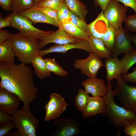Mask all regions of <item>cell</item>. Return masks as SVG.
I'll list each match as a JSON object with an SVG mask.
<instances>
[{
  "mask_svg": "<svg viewBox=\"0 0 136 136\" xmlns=\"http://www.w3.org/2000/svg\"><path fill=\"white\" fill-rule=\"evenodd\" d=\"M112 0H94L96 6L100 7L104 11L106 7Z\"/></svg>",
  "mask_w": 136,
  "mask_h": 136,
  "instance_id": "cell-41",
  "label": "cell"
},
{
  "mask_svg": "<svg viewBox=\"0 0 136 136\" xmlns=\"http://www.w3.org/2000/svg\"><path fill=\"white\" fill-rule=\"evenodd\" d=\"M124 127V131L126 135L136 136V120L132 121Z\"/></svg>",
  "mask_w": 136,
  "mask_h": 136,
  "instance_id": "cell-36",
  "label": "cell"
},
{
  "mask_svg": "<svg viewBox=\"0 0 136 136\" xmlns=\"http://www.w3.org/2000/svg\"><path fill=\"white\" fill-rule=\"evenodd\" d=\"M80 40L70 36L63 29L59 28L58 30L54 31L39 41V49L40 50L47 45L50 43L64 44L76 42Z\"/></svg>",
  "mask_w": 136,
  "mask_h": 136,
  "instance_id": "cell-14",
  "label": "cell"
},
{
  "mask_svg": "<svg viewBox=\"0 0 136 136\" xmlns=\"http://www.w3.org/2000/svg\"><path fill=\"white\" fill-rule=\"evenodd\" d=\"M9 26H11V24L10 22L6 17L4 18L1 16L0 17V29L4 27Z\"/></svg>",
  "mask_w": 136,
  "mask_h": 136,
  "instance_id": "cell-43",
  "label": "cell"
},
{
  "mask_svg": "<svg viewBox=\"0 0 136 136\" xmlns=\"http://www.w3.org/2000/svg\"><path fill=\"white\" fill-rule=\"evenodd\" d=\"M117 84L112 91L124 108L134 113L136 112V86L129 84L119 75L116 79Z\"/></svg>",
  "mask_w": 136,
  "mask_h": 136,
  "instance_id": "cell-6",
  "label": "cell"
},
{
  "mask_svg": "<svg viewBox=\"0 0 136 136\" xmlns=\"http://www.w3.org/2000/svg\"><path fill=\"white\" fill-rule=\"evenodd\" d=\"M9 39L12 43L15 56L21 63L30 64L39 55L40 50L38 40L27 38L19 32L11 33Z\"/></svg>",
  "mask_w": 136,
  "mask_h": 136,
  "instance_id": "cell-3",
  "label": "cell"
},
{
  "mask_svg": "<svg viewBox=\"0 0 136 136\" xmlns=\"http://www.w3.org/2000/svg\"><path fill=\"white\" fill-rule=\"evenodd\" d=\"M132 70L131 73H128L121 76L127 82L134 83H136V67L132 69Z\"/></svg>",
  "mask_w": 136,
  "mask_h": 136,
  "instance_id": "cell-37",
  "label": "cell"
},
{
  "mask_svg": "<svg viewBox=\"0 0 136 136\" xmlns=\"http://www.w3.org/2000/svg\"><path fill=\"white\" fill-rule=\"evenodd\" d=\"M131 36L132 42H133V44L136 46V34H132Z\"/></svg>",
  "mask_w": 136,
  "mask_h": 136,
  "instance_id": "cell-44",
  "label": "cell"
},
{
  "mask_svg": "<svg viewBox=\"0 0 136 136\" xmlns=\"http://www.w3.org/2000/svg\"><path fill=\"white\" fill-rule=\"evenodd\" d=\"M126 30L128 32H136V14L127 16L124 21Z\"/></svg>",
  "mask_w": 136,
  "mask_h": 136,
  "instance_id": "cell-33",
  "label": "cell"
},
{
  "mask_svg": "<svg viewBox=\"0 0 136 136\" xmlns=\"http://www.w3.org/2000/svg\"><path fill=\"white\" fill-rule=\"evenodd\" d=\"M105 103L103 97H90L86 107L82 112L84 118L102 114L105 111Z\"/></svg>",
  "mask_w": 136,
  "mask_h": 136,
  "instance_id": "cell-17",
  "label": "cell"
},
{
  "mask_svg": "<svg viewBox=\"0 0 136 136\" xmlns=\"http://www.w3.org/2000/svg\"><path fill=\"white\" fill-rule=\"evenodd\" d=\"M35 7L36 9L40 11L48 16L52 18L58 23L57 11L48 8L39 7L36 5Z\"/></svg>",
  "mask_w": 136,
  "mask_h": 136,
  "instance_id": "cell-35",
  "label": "cell"
},
{
  "mask_svg": "<svg viewBox=\"0 0 136 136\" xmlns=\"http://www.w3.org/2000/svg\"><path fill=\"white\" fill-rule=\"evenodd\" d=\"M89 96L85 90L79 89L74 97V106L79 112H82L87 105Z\"/></svg>",
  "mask_w": 136,
  "mask_h": 136,
  "instance_id": "cell-27",
  "label": "cell"
},
{
  "mask_svg": "<svg viewBox=\"0 0 136 136\" xmlns=\"http://www.w3.org/2000/svg\"><path fill=\"white\" fill-rule=\"evenodd\" d=\"M9 136H20V132L18 130L16 131L13 133H9Z\"/></svg>",
  "mask_w": 136,
  "mask_h": 136,
  "instance_id": "cell-45",
  "label": "cell"
},
{
  "mask_svg": "<svg viewBox=\"0 0 136 136\" xmlns=\"http://www.w3.org/2000/svg\"><path fill=\"white\" fill-rule=\"evenodd\" d=\"M9 114L0 110V124L14 121V118L13 116H11Z\"/></svg>",
  "mask_w": 136,
  "mask_h": 136,
  "instance_id": "cell-38",
  "label": "cell"
},
{
  "mask_svg": "<svg viewBox=\"0 0 136 136\" xmlns=\"http://www.w3.org/2000/svg\"><path fill=\"white\" fill-rule=\"evenodd\" d=\"M87 41L92 52L100 59H106L113 57L112 53L107 48L101 39L91 36Z\"/></svg>",
  "mask_w": 136,
  "mask_h": 136,
  "instance_id": "cell-19",
  "label": "cell"
},
{
  "mask_svg": "<svg viewBox=\"0 0 136 136\" xmlns=\"http://www.w3.org/2000/svg\"><path fill=\"white\" fill-rule=\"evenodd\" d=\"M89 53L88 56L84 59L75 60L73 66L77 69H80L81 74L89 77H96L100 69L105 64L95 53Z\"/></svg>",
  "mask_w": 136,
  "mask_h": 136,
  "instance_id": "cell-8",
  "label": "cell"
},
{
  "mask_svg": "<svg viewBox=\"0 0 136 136\" xmlns=\"http://www.w3.org/2000/svg\"><path fill=\"white\" fill-rule=\"evenodd\" d=\"M16 128V125L14 121L5 123L0 124V136L7 135L9 133L12 129Z\"/></svg>",
  "mask_w": 136,
  "mask_h": 136,
  "instance_id": "cell-34",
  "label": "cell"
},
{
  "mask_svg": "<svg viewBox=\"0 0 136 136\" xmlns=\"http://www.w3.org/2000/svg\"><path fill=\"white\" fill-rule=\"evenodd\" d=\"M81 84L85 90L93 96L103 97L106 94L107 88L105 81L96 77H89L83 81Z\"/></svg>",
  "mask_w": 136,
  "mask_h": 136,
  "instance_id": "cell-15",
  "label": "cell"
},
{
  "mask_svg": "<svg viewBox=\"0 0 136 136\" xmlns=\"http://www.w3.org/2000/svg\"><path fill=\"white\" fill-rule=\"evenodd\" d=\"M122 75L127 74L128 71L134 64H136V49L125 54L121 60Z\"/></svg>",
  "mask_w": 136,
  "mask_h": 136,
  "instance_id": "cell-25",
  "label": "cell"
},
{
  "mask_svg": "<svg viewBox=\"0 0 136 136\" xmlns=\"http://www.w3.org/2000/svg\"><path fill=\"white\" fill-rule=\"evenodd\" d=\"M105 66L106 71V79L111 83L114 79H116L122 73L120 60L117 57H112L105 59Z\"/></svg>",
  "mask_w": 136,
  "mask_h": 136,
  "instance_id": "cell-20",
  "label": "cell"
},
{
  "mask_svg": "<svg viewBox=\"0 0 136 136\" xmlns=\"http://www.w3.org/2000/svg\"><path fill=\"white\" fill-rule=\"evenodd\" d=\"M128 7L112 0L103 11V14L110 25L116 30L121 27L127 16Z\"/></svg>",
  "mask_w": 136,
  "mask_h": 136,
  "instance_id": "cell-7",
  "label": "cell"
},
{
  "mask_svg": "<svg viewBox=\"0 0 136 136\" xmlns=\"http://www.w3.org/2000/svg\"><path fill=\"white\" fill-rule=\"evenodd\" d=\"M70 11L68 7L64 0L61 6L57 11L58 23L69 21Z\"/></svg>",
  "mask_w": 136,
  "mask_h": 136,
  "instance_id": "cell-31",
  "label": "cell"
},
{
  "mask_svg": "<svg viewBox=\"0 0 136 136\" xmlns=\"http://www.w3.org/2000/svg\"><path fill=\"white\" fill-rule=\"evenodd\" d=\"M20 101L16 95L0 87V110L12 116L18 110Z\"/></svg>",
  "mask_w": 136,
  "mask_h": 136,
  "instance_id": "cell-12",
  "label": "cell"
},
{
  "mask_svg": "<svg viewBox=\"0 0 136 136\" xmlns=\"http://www.w3.org/2000/svg\"><path fill=\"white\" fill-rule=\"evenodd\" d=\"M6 17L11 22V27L28 38L41 40L54 31H43L36 28L28 19L18 13L12 12Z\"/></svg>",
  "mask_w": 136,
  "mask_h": 136,
  "instance_id": "cell-4",
  "label": "cell"
},
{
  "mask_svg": "<svg viewBox=\"0 0 136 136\" xmlns=\"http://www.w3.org/2000/svg\"><path fill=\"white\" fill-rule=\"evenodd\" d=\"M64 0H41L37 6L39 7L48 8L57 11Z\"/></svg>",
  "mask_w": 136,
  "mask_h": 136,
  "instance_id": "cell-32",
  "label": "cell"
},
{
  "mask_svg": "<svg viewBox=\"0 0 136 136\" xmlns=\"http://www.w3.org/2000/svg\"><path fill=\"white\" fill-rule=\"evenodd\" d=\"M15 55L9 39L0 43V61L14 63Z\"/></svg>",
  "mask_w": 136,
  "mask_h": 136,
  "instance_id": "cell-22",
  "label": "cell"
},
{
  "mask_svg": "<svg viewBox=\"0 0 136 136\" xmlns=\"http://www.w3.org/2000/svg\"><path fill=\"white\" fill-rule=\"evenodd\" d=\"M131 35L122 26L116 30L113 57H117L121 54H126L134 49L131 44Z\"/></svg>",
  "mask_w": 136,
  "mask_h": 136,
  "instance_id": "cell-11",
  "label": "cell"
},
{
  "mask_svg": "<svg viewBox=\"0 0 136 136\" xmlns=\"http://www.w3.org/2000/svg\"><path fill=\"white\" fill-rule=\"evenodd\" d=\"M70 11L81 19L86 22L88 10L86 5L79 0H64Z\"/></svg>",
  "mask_w": 136,
  "mask_h": 136,
  "instance_id": "cell-23",
  "label": "cell"
},
{
  "mask_svg": "<svg viewBox=\"0 0 136 136\" xmlns=\"http://www.w3.org/2000/svg\"><path fill=\"white\" fill-rule=\"evenodd\" d=\"M116 31V29L111 25L100 39L105 46L112 53L114 46Z\"/></svg>",
  "mask_w": 136,
  "mask_h": 136,
  "instance_id": "cell-29",
  "label": "cell"
},
{
  "mask_svg": "<svg viewBox=\"0 0 136 136\" xmlns=\"http://www.w3.org/2000/svg\"><path fill=\"white\" fill-rule=\"evenodd\" d=\"M34 69V73L41 80L51 75V73L47 69L43 56L38 55L33 60L31 63Z\"/></svg>",
  "mask_w": 136,
  "mask_h": 136,
  "instance_id": "cell-24",
  "label": "cell"
},
{
  "mask_svg": "<svg viewBox=\"0 0 136 136\" xmlns=\"http://www.w3.org/2000/svg\"><path fill=\"white\" fill-rule=\"evenodd\" d=\"M74 49L83 50L89 53L92 52L88 41L80 40L74 43L64 44H55L51 46L47 49L39 50V55L43 56L49 53L54 52L65 54L69 50Z\"/></svg>",
  "mask_w": 136,
  "mask_h": 136,
  "instance_id": "cell-13",
  "label": "cell"
},
{
  "mask_svg": "<svg viewBox=\"0 0 136 136\" xmlns=\"http://www.w3.org/2000/svg\"><path fill=\"white\" fill-rule=\"evenodd\" d=\"M35 6V5L28 9L18 13L27 18L33 25L38 23H44L50 24L59 28L58 24L54 19L36 9Z\"/></svg>",
  "mask_w": 136,
  "mask_h": 136,
  "instance_id": "cell-16",
  "label": "cell"
},
{
  "mask_svg": "<svg viewBox=\"0 0 136 136\" xmlns=\"http://www.w3.org/2000/svg\"><path fill=\"white\" fill-rule=\"evenodd\" d=\"M11 34L7 30L1 29L0 30V43L9 39Z\"/></svg>",
  "mask_w": 136,
  "mask_h": 136,
  "instance_id": "cell-42",
  "label": "cell"
},
{
  "mask_svg": "<svg viewBox=\"0 0 136 136\" xmlns=\"http://www.w3.org/2000/svg\"><path fill=\"white\" fill-rule=\"evenodd\" d=\"M68 105L60 95L55 92L51 93L49 101L44 106L46 113L44 121H48L59 117Z\"/></svg>",
  "mask_w": 136,
  "mask_h": 136,
  "instance_id": "cell-10",
  "label": "cell"
},
{
  "mask_svg": "<svg viewBox=\"0 0 136 136\" xmlns=\"http://www.w3.org/2000/svg\"><path fill=\"white\" fill-rule=\"evenodd\" d=\"M44 61L47 69L50 72L60 76H68V72L57 63L54 59L45 58Z\"/></svg>",
  "mask_w": 136,
  "mask_h": 136,
  "instance_id": "cell-26",
  "label": "cell"
},
{
  "mask_svg": "<svg viewBox=\"0 0 136 136\" xmlns=\"http://www.w3.org/2000/svg\"><path fill=\"white\" fill-rule=\"evenodd\" d=\"M41 0H35L36 5L37 6Z\"/></svg>",
  "mask_w": 136,
  "mask_h": 136,
  "instance_id": "cell-46",
  "label": "cell"
},
{
  "mask_svg": "<svg viewBox=\"0 0 136 136\" xmlns=\"http://www.w3.org/2000/svg\"><path fill=\"white\" fill-rule=\"evenodd\" d=\"M106 87V94L103 97L105 103V108L101 115L114 125L119 127L125 126L130 124L132 121L136 120L135 113L116 104L114 100V96L112 93L111 83H108Z\"/></svg>",
  "mask_w": 136,
  "mask_h": 136,
  "instance_id": "cell-2",
  "label": "cell"
},
{
  "mask_svg": "<svg viewBox=\"0 0 136 136\" xmlns=\"http://www.w3.org/2000/svg\"><path fill=\"white\" fill-rule=\"evenodd\" d=\"M102 11L97 17L88 24L91 35L95 38L101 39L111 26Z\"/></svg>",
  "mask_w": 136,
  "mask_h": 136,
  "instance_id": "cell-18",
  "label": "cell"
},
{
  "mask_svg": "<svg viewBox=\"0 0 136 136\" xmlns=\"http://www.w3.org/2000/svg\"><path fill=\"white\" fill-rule=\"evenodd\" d=\"M35 5V0H13L11 11L13 13H19Z\"/></svg>",
  "mask_w": 136,
  "mask_h": 136,
  "instance_id": "cell-28",
  "label": "cell"
},
{
  "mask_svg": "<svg viewBox=\"0 0 136 136\" xmlns=\"http://www.w3.org/2000/svg\"><path fill=\"white\" fill-rule=\"evenodd\" d=\"M53 124L55 129L50 136H73L82 133L78 122L74 118L59 117L54 119Z\"/></svg>",
  "mask_w": 136,
  "mask_h": 136,
  "instance_id": "cell-9",
  "label": "cell"
},
{
  "mask_svg": "<svg viewBox=\"0 0 136 136\" xmlns=\"http://www.w3.org/2000/svg\"><path fill=\"white\" fill-rule=\"evenodd\" d=\"M33 73L26 64L0 61V87L18 96L24 109L30 110V104L37 98L38 89L34 83Z\"/></svg>",
  "mask_w": 136,
  "mask_h": 136,
  "instance_id": "cell-1",
  "label": "cell"
},
{
  "mask_svg": "<svg viewBox=\"0 0 136 136\" xmlns=\"http://www.w3.org/2000/svg\"><path fill=\"white\" fill-rule=\"evenodd\" d=\"M70 17L69 22L86 32L89 36H91L88 25L85 21L79 18L70 11Z\"/></svg>",
  "mask_w": 136,
  "mask_h": 136,
  "instance_id": "cell-30",
  "label": "cell"
},
{
  "mask_svg": "<svg viewBox=\"0 0 136 136\" xmlns=\"http://www.w3.org/2000/svg\"><path fill=\"white\" fill-rule=\"evenodd\" d=\"M12 116L21 136H36L40 121L30 110L21 108L17 110Z\"/></svg>",
  "mask_w": 136,
  "mask_h": 136,
  "instance_id": "cell-5",
  "label": "cell"
},
{
  "mask_svg": "<svg viewBox=\"0 0 136 136\" xmlns=\"http://www.w3.org/2000/svg\"><path fill=\"white\" fill-rule=\"evenodd\" d=\"M120 2L123 5L128 7L131 8L136 14V0H115Z\"/></svg>",
  "mask_w": 136,
  "mask_h": 136,
  "instance_id": "cell-39",
  "label": "cell"
},
{
  "mask_svg": "<svg viewBox=\"0 0 136 136\" xmlns=\"http://www.w3.org/2000/svg\"><path fill=\"white\" fill-rule=\"evenodd\" d=\"M58 25L59 28L63 29L70 36L78 39L87 41L90 36L69 21L59 23Z\"/></svg>",
  "mask_w": 136,
  "mask_h": 136,
  "instance_id": "cell-21",
  "label": "cell"
},
{
  "mask_svg": "<svg viewBox=\"0 0 136 136\" xmlns=\"http://www.w3.org/2000/svg\"><path fill=\"white\" fill-rule=\"evenodd\" d=\"M13 0H0V6L4 10L11 11Z\"/></svg>",
  "mask_w": 136,
  "mask_h": 136,
  "instance_id": "cell-40",
  "label": "cell"
}]
</instances>
